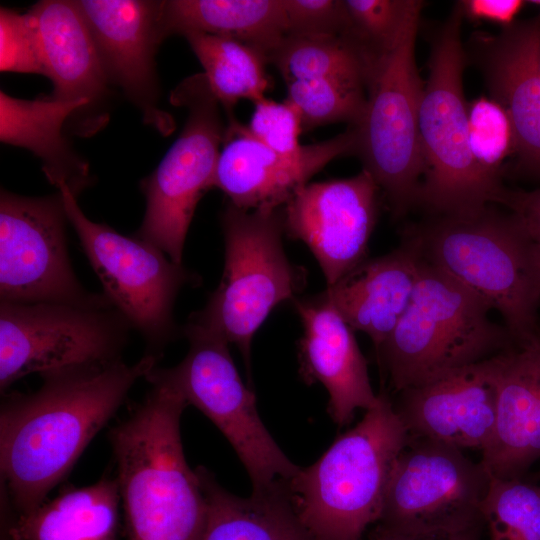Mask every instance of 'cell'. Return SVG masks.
<instances>
[{
	"instance_id": "1",
	"label": "cell",
	"mask_w": 540,
	"mask_h": 540,
	"mask_svg": "<svg viewBox=\"0 0 540 540\" xmlns=\"http://www.w3.org/2000/svg\"><path fill=\"white\" fill-rule=\"evenodd\" d=\"M145 354L44 372L38 390L10 393L0 409V466L5 492L18 515L43 502L71 471L130 389L156 367Z\"/></svg>"
},
{
	"instance_id": "2",
	"label": "cell",
	"mask_w": 540,
	"mask_h": 540,
	"mask_svg": "<svg viewBox=\"0 0 540 540\" xmlns=\"http://www.w3.org/2000/svg\"><path fill=\"white\" fill-rule=\"evenodd\" d=\"M151 388L109 432L129 540H203L207 503L184 455L180 420L188 406L159 367Z\"/></svg>"
},
{
	"instance_id": "3",
	"label": "cell",
	"mask_w": 540,
	"mask_h": 540,
	"mask_svg": "<svg viewBox=\"0 0 540 540\" xmlns=\"http://www.w3.org/2000/svg\"><path fill=\"white\" fill-rule=\"evenodd\" d=\"M402 238L499 311L515 344L538 334L540 243L516 215L488 205L472 215L433 216Z\"/></svg>"
},
{
	"instance_id": "4",
	"label": "cell",
	"mask_w": 540,
	"mask_h": 540,
	"mask_svg": "<svg viewBox=\"0 0 540 540\" xmlns=\"http://www.w3.org/2000/svg\"><path fill=\"white\" fill-rule=\"evenodd\" d=\"M408 433L387 392L311 466L288 481L298 515L317 540H360L380 518Z\"/></svg>"
},
{
	"instance_id": "5",
	"label": "cell",
	"mask_w": 540,
	"mask_h": 540,
	"mask_svg": "<svg viewBox=\"0 0 540 540\" xmlns=\"http://www.w3.org/2000/svg\"><path fill=\"white\" fill-rule=\"evenodd\" d=\"M491 310L478 294L421 258L410 303L376 351L392 390L424 384L515 345L506 326L492 321Z\"/></svg>"
},
{
	"instance_id": "6",
	"label": "cell",
	"mask_w": 540,
	"mask_h": 540,
	"mask_svg": "<svg viewBox=\"0 0 540 540\" xmlns=\"http://www.w3.org/2000/svg\"><path fill=\"white\" fill-rule=\"evenodd\" d=\"M463 16L455 3L430 41L419 129L424 162L418 205L434 216L480 212L502 186L476 164L469 146L468 102L463 91L467 63L461 40Z\"/></svg>"
},
{
	"instance_id": "7",
	"label": "cell",
	"mask_w": 540,
	"mask_h": 540,
	"mask_svg": "<svg viewBox=\"0 0 540 540\" xmlns=\"http://www.w3.org/2000/svg\"><path fill=\"white\" fill-rule=\"evenodd\" d=\"M224 270L205 307L189 320L235 344L250 368L251 342L272 310L305 287L304 268L288 259L282 212L245 210L228 203L221 213Z\"/></svg>"
},
{
	"instance_id": "8",
	"label": "cell",
	"mask_w": 540,
	"mask_h": 540,
	"mask_svg": "<svg viewBox=\"0 0 540 540\" xmlns=\"http://www.w3.org/2000/svg\"><path fill=\"white\" fill-rule=\"evenodd\" d=\"M420 14L406 25L396 44L372 65L366 104L357 125L356 155L394 218L418 205L424 162L419 113L424 84L415 60Z\"/></svg>"
},
{
	"instance_id": "9",
	"label": "cell",
	"mask_w": 540,
	"mask_h": 540,
	"mask_svg": "<svg viewBox=\"0 0 540 540\" xmlns=\"http://www.w3.org/2000/svg\"><path fill=\"white\" fill-rule=\"evenodd\" d=\"M58 191L103 294L143 337L146 354L159 358L182 333L173 316L177 295L184 286L198 285L200 277L152 243L90 220L66 185Z\"/></svg>"
},
{
	"instance_id": "10",
	"label": "cell",
	"mask_w": 540,
	"mask_h": 540,
	"mask_svg": "<svg viewBox=\"0 0 540 540\" xmlns=\"http://www.w3.org/2000/svg\"><path fill=\"white\" fill-rule=\"evenodd\" d=\"M182 334L189 342L184 359L162 368L188 405L206 415L243 463L252 490L289 481L300 467L282 452L259 417L256 397L243 383L229 343L216 332L188 320Z\"/></svg>"
},
{
	"instance_id": "11",
	"label": "cell",
	"mask_w": 540,
	"mask_h": 540,
	"mask_svg": "<svg viewBox=\"0 0 540 540\" xmlns=\"http://www.w3.org/2000/svg\"><path fill=\"white\" fill-rule=\"evenodd\" d=\"M171 102L186 107L187 118L157 168L140 183L146 210L135 235L182 264L197 204L211 189L226 124L203 74L179 84L171 94Z\"/></svg>"
},
{
	"instance_id": "12",
	"label": "cell",
	"mask_w": 540,
	"mask_h": 540,
	"mask_svg": "<svg viewBox=\"0 0 540 540\" xmlns=\"http://www.w3.org/2000/svg\"><path fill=\"white\" fill-rule=\"evenodd\" d=\"M131 329L112 305L1 301V392L32 373L120 360Z\"/></svg>"
},
{
	"instance_id": "13",
	"label": "cell",
	"mask_w": 540,
	"mask_h": 540,
	"mask_svg": "<svg viewBox=\"0 0 540 540\" xmlns=\"http://www.w3.org/2000/svg\"><path fill=\"white\" fill-rule=\"evenodd\" d=\"M63 198L0 195V300L12 303L112 305L77 279L67 249ZM113 306V305H112Z\"/></svg>"
},
{
	"instance_id": "14",
	"label": "cell",
	"mask_w": 540,
	"mask_h": 540,
	"mask_svg": "<svg viewBox=\"0 0 540 540\" xmlns=\"http://www.w3.org/2000/svg\"><path fill=\"white\" fill-rule=\"evenodd\" d=\"M490 476L481 462L436 441L409 437L386 486L378 525L404 530L482 521Z\"/></svg>"
},
{
	"instance_id": "15",
	"label": "cell",
	"mask_w": 540,
	"mask_h": 540,
	"mask_svg": "<svg viewBox=\"0 0 540 540\" xmlns=\"http://www.w3.org/2000/svg\"><path fill=\"white\" fill-rule=\"evenodd\" d=\"M378 191L372 176L362 169L350 178L309 182L281 209L284 233L310 249L327 287L367 259Z\"/></svg>"
},
{
	"instance_id": "16",
	"label": "cell",
	"mask_w": 540,
	"mask_h": 540,
	"mask_svg": "<svg viewBox=\"0 0 540 540\" xmlns=\"http://www.w3.org/2000/svg\"><path fill=\"white\" fill-rule=\"evenodd\" d=\"M357 133L349 126L335 137L278 153L258 141L234 115L228 116L210 188L245 210H277L332 160L356 155Z\"/></svg>"
},
{
	"instance_id": "17",
	"label": "cell",
	"mask_w": 540,
	"mask_h": 540,
	"mask_svg": "<svg viewBox=\"0 0 540 540\" xmlns=\"http://www.w3.org/2000/svg\"><path fill=\"white\" fill-rule=\"evenodd\" d=\"M109 79L122 88L141 111L144 121L167 134L172 121L158 106L159 89L155 68L160 35L162 1L79 0Z\"/></svg>"
},
{
	"instance_id": "18",
	"label": "cell",
	"mask_w": 540,
	"mask_h": 540,
	"mask_svg": "<svg viewBox=\"0 0 540 540\" xmlns=\"http://www.w3.org/2000/svg\"><path fill=\"white\" fill-rule=\"evenodd\" d=\"M464 48L512 122L519 167L540 178V17L498 34L476 31Z\"/></svg>"
},
{
	"instance_id": "19",
	"label": "cell",
	"mask_w": 540,
	"mask_h": 540,
	"mask_svg": "<svg viewBox=\"0 0 540 540\" xmlns=\"http://www.w3.org/2000/svg\"><path fill=\"white\" fill-rule=\"evenodd\" d=\"M393 406L409 437L482 452L492 439L497 417L488 359L404 389Z\"/></svg>"
},
{
	"instance_id": "20",
	"label": "cell",
	"mask_w": 540,
	"mask_h": 540,
	"mask_svg": "<svg viewBox=\"0 0 540 540\" xmlns=\"http://www.w3.org/2000/svg\"><path fill=\"white\" fill-rule=\"evenodd\" d=\"M303 326L298 342L299 373L307 384L321 383L329 393L328 412L340 427L356 409L373 407L375 394L368 366L353 329L325 292L293 301Z\"/></svg>"
},
{
	"instance_id": "21",
	"label": "cell",
	"mask_w": 540,
	"mask_h": 540,
	"mask_svg": "<svg viewBox=\"0 0 540 540\" xmlns=\"http://www.w3.org/2000/svg\"><path fill=\"white\" fill-rule=\"evenodd\" d=\"M488 362L496 386L497 417L480 462L490 478H521L540 458V331Z\"/></svg>"
},
{
	"instance_id": "22",
	"label": "cell",
	"mask_w": 540,
	"mask_h": 540,
	"mask_svg": "<svg viewBox=\"0 0 540 540\" xmlns=\"http://www.w3.org/2000/svg\"><path fill=\"white\" fill-rule=\"evenodd\" d=\"M29 13L38 32L45 76L53 84L49 97L85 103L82 135L93 133L107 120L100 109L110 82L77 2L44 0Z\"/></svg>"
},
{
	"instance_id": "23",
	"label": "cell",
	"mask_w": 540,
	"mask_h": 540,
	"mask_svg": "<svg viewBox=\"0 0 540 540\" xmlns=\"http://www.w3.org/2000/svg\"><path fill=\"white\" fill-rule=\"evenodd\" d=\"M420 262L415 247L402 238L399 247L364 260L324 292L346 323L367 334L377 351L410 303Z\"/></svg>"
},
{
	"instance_id": "24",
	"label": "cell",
	"mask_w": 540,
	"mask_h": 540,
	"mask_svg": "<svg viewBox=\"0 0 540 540\" xmlns=\"http://www.w3.org/2000/svg\"><path fill=\"white\" fill-rule=\"evenodd\" d=\"M86 105L45 96L24 100L0 93V139L25 148L37 156L48 181L59 189L66 185L77 197L91 185L88 164L64 137L63 127L76 119V133L82 135Z\"/></svg>"
},
{
	"instance_id": "25",
	"label": "cell",
	"mask_w": 540,
	"mask_h": 540,
	"mask_svg": "<svg viewBox=\"0 0 540 540\" xmlns=\"http://www.w3.org/2000/svg\"><path fill=\"white\" fill-rule=\"evenodd\" d=\"M196 471L207 503L203 540H317L298 515L288 481L244 498L224 489L205 467Z\"/></svg>"
},
{
	"instance_id": "26",
	"label": "cell",
	"mask_w": 540,
	"mask_h": 540,
	"mask_svg": "<svg viewBox=\"0 0 540 540\" xmlns=\"http://www.w3.org/2000/svg\"><path fill=\"white\" fill-rule=\"evenodd\" d=\"M159 27L162 40L175 34L217 35L257 49L268 61L287 35L283 0L162 1Z\"/></svg>"
},
{
	"instance_id": "27",
	"label": "cell",
	"mask_w": 540,
	"mask_h": 540,
	"mask_svg": "<svg viewBox=\"0 0 540 540\" xmlns=\"http://www.w3.org/2000/svg\"><path fill=\"white\" fill-rule=\"evenodd\" d=\"M120 502L116 478L103 477L18 515L7 536L10 540H115Z\"/></svg>"
},
{
	"instance_id": "28",
	"label": "cell",
	"mask_w": 540,
	"mask_h": 540,
	"mask_svg": "<svg viewBox=\"0 0 540 540\" xmlns=\"http://www.w3.org/2000/svg\"><path fill=\"white\" fill-rule=\"evenodd\" d=\"M203 67L211 93L227 116L240 100L254 104L268 87L267 57L240 41L206 33L184 35Z\"/></svg>"
},
{
	"instance_id": "29",
	"label": "cell",
	"mask_w": 540,
	"mask_h": 540,
	"mask_svg": "<svg viewBox=\"0 0 540 540\" xmlns=\"http://www.w3.org/2000/svg\"><path fill=\"white\" fill-rule=\"evenodd\" d=\"M285 83L301 79H337L366 87L370 66L346 36L286 35L269 58Z\"/></svg>"
},
{
	"instance_id": "30",
	"label": "cell",
	"mask_w": 540,
	"mask_h": 540,
	"mask_svg": "<svg viewBox=\"0 0 540 540\" xmlns=\"http://www.w3.org/2000/svg\"><path fill=\"white\" fill-rule=\"evenodd\" d=\"M481 515L489 540H540V485L491 478Z\"/></svg>"
},
{
	"instance_id": "31",
	"label": "cell",
	"mask_w": 540,
	"mask_h": 540,
	"mask_svg": "<svg viewBox=\"0 0 540 540\" xmlns=\"http://www.w3.org/2000/svg\"><path fill=\"white\" fill-rule=\"evenodd\" d=\"M286 101L299 113L302 130L346 122L355 126L366 104V87L337 79H301L286 83Z\"/></svg>"
},
{
	"instance_id": "32",
	"label": "cell",
	"mask_w": 540,
	"mask_h": 540,
	"mask_svg": "<svg viewBox=\"0 0 540 540\" xmlns=\"http://www.w3.org/2000/svg\"><path fill=\"white\" fill-rule=\"evenodd\" d=\"M349 20L348 38L364 53L370 68L398 41L413 16L421 13L418 0H344Z\"/></svg>"
},
{
	"instance_id": "33",
	"label": "cell",
	"mask_w": 540,
	"mask_h": 540,
	"mask_svg": "<svg viewBox=\"0 0 540 540\" xmlns=\"http://www.w3.org/2000/svg\"><path fill=\"white\" fill-rule=\"evenodd\" d=\"M468 136L472 156L489 178L500 181L503 162L516 152L512 122L503 106L491 97H478L467 105Z\"/></svg>"
},
{
	"instance_id": "34",
	"label": "cell",
	"mask_w": 540,
	"mask_h": 540,
	"mask_svg": "<svg viewBox=\"0 0 540 540\" xmlns=\"http://www.w3.org/2000/svg\"><path fill=\"white\" fill-rule=\"evenodd\" d=\"M0 69L45 76L38 32L29 12H0Z\"/></svg>"
},
{
	"instance_id": "35",
	"label": "cell",
	"mask_w": 540,
	"mask_h": 540,
	"mask_svg": "<svg viewBox=\"0 0 540 540\" xmlns=\"http://www.w3.org/2000/svg\"><path fill=\"white\" fill-rule=\"evenodd\" d=\"M254 105L247 127L258 141L282 154H292L301 149L299 136L303 130L299 113L292 104L265 97Z\"/></svg>"
},
{
	"instance_id": "36",
	"label": "cell",
	"mask_w": 540,
	"mask_h": 540,
	"mask_svg": "<svg viewBox=\"0 0 540 540\" xmlns=\"http://www.w3.org/2000/svg\"><path fill=\"white\" fill-rule=\"evenodd\" d=\"M287 35L348 36L350 20L344 0H283Z\"/></svg>"
},
{
	"instance_id": "37",
	"label": "cell",
	"mask_w": 540,
	"mask_h": 540,
	"mask_svg": "<svg viewBox=\"0 0 540 540\" xmlns=\"http://www.w3.org/2000/svg\"><path fill=\"white\" fill-rule=\"evenodd\" d=\"M483 520L459 527L404 530L377 525L373 540H481Z\"/></svg>"
},
{
	"instance_id": "38",
	"label": "cell",
	"mask_w": 540,
	"mask_h": 540,
	"mask_svg": "<svg viewBox=\"0 0 540 540\" xmlns=\"http://www.w3.org/2000/svg\"><path fill=\"white\" fill-rule=\"evenodd\" d=\"M492 203L507 207L540 243V189L511 190L502 185L494 195Z\"/></svg>"
},
{
	"instance_id": "39",
	"label": "cell",
	"mask_w": 540,
	"mask_h": 540,
	"mask_svg": "<svg viewBox=\"0 0 540 540\" xmlns=\"http://www.w3.org/2000/svg\"><path fill=\"white\" fill-rule=\"evenodd\" d=\"M521 0H463L457 1L463 18L471 21H486L502 25L514 23L516 15L525 5Z\"/></svg>"
},
{
	"instance_id": "40",
	"label": "cell",
	"mask_w": 540,
	"mask_h": 540,
	"mask_svg": "<svg viewBox=\"0 0 540 540\" xmlns=\"http://www.w3.org/2000/svg\"><path fill=\"white\" fill-rule=\"evenodd\" d=\"M529 2L540 6V0H533V1H529Z\"/></svg>"
},
{
	"instance_id": "41",
	"label": "cell",
	"mask_w": 540,
	"mask_h": 540,
	"mask_svg": "<svg viewBox=\"0 0 540 540\" xmlns=\"http://www.w3.org/2000/svg\"><path fill=\"white\" fill-rule=\"evenodd\" d=\"M539 63H540V57H539Z\"/></svg>"
}]
</instances>
